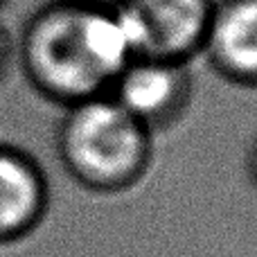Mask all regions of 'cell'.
Masks as SVG:
<instances>
[{"mask_svg":"<svg viewBox=\"0 0 257 257\" xmlns=\"http://www.w3.org/2000/svg\"><path fill=\"white\" fill-rule=\"evenodd\" d=\"M14 54L27 84L63 108L108 95L136 57L113 0H48L25 21Z\"/></svg>","mask_w":257,"mask_h":257,"instance_id":"cell-1","label":"cell"},{"mask_svg":"<svg viewBox=\"0 0 257 257\" xmlns=\"http://www.w3.org/2000/svg\"><path fill=\"white\" fill-rule=\"evenodd\" d=\"M59 163L93 192H122L145 176L154 154V133L111 95L63 108L57 136Z\"/></svg>","mask_w":257,"mask_h":257,"instance_id":"cell-2","label":"cell"},{"mask_svg":"<svg viewBox=\"0 0 257 257\" xmlns=\"http://www.w3.org/2000/svg\"><path fill=\"white\" fill-rule=\"evenodd\" d=\"M136 57H201L214 0H113Z\"/></svg>","mask_w":257,"mask_h":257,"instance_id":"cell-3","label":"cell"},{"mask_svg":"<svg viewBox=\"0 0 257 257\" xmlns=\"http://www.w3.org/2000/svg\"><path fill=\"white\" fill-rule=\"evenodd\" d=\"M190 63L160 57H133L113 81L111 95L151 133L183 117L192 102Z\"/></svg>","mask_w":257,"mask_h":257,"instance_id":"cell-4","label":"cell"},{"mask_svg":"<svg viewBox=\"0 0 257 257\" xmlns=\"http://www.w3.org/2000/svg\"><path fill=\"white\" fill-rule=\"evenodd\" d=\"M201 57L223 81L257 88V0H214Z\"/></svg>","mask_w":257,"mask_h":257,"instance_id":"cell-5","label":"cell"},{"mask_svg":"<svg viewBox=\"0 0 257 257\" xmlns=\"http://www.w3.org/2000/svg\"><path fill=\"white\" fill-rule=\"evenodd\" d=\"M48 178L27 151L0 145V244L18 241L48 210Z\"/></svg>","mask_w":257,"mask_h":257,"instance_id":"cell-6","label":"cell"},{"mask_svg":"<svg viewBox=\"0 0 257 257\" xmlns=\"http://www.w3.org/2000/svg\"><path fill=\"white\" fill-rule=\"evenodd\" d=\"M14 59V43H12V36L7 34L3 25H0V84H3L5 75H7V68L9 61Z\"/></svg>","mask_w":257,"mask_h":257,"instance_id":"cell-7","label":"cell"},{"mask_svg":"<svg viewBox=\"0 0 257 257\" xmlns=\"http://www.w3.org/2000/svg\"><path fill=\"white\" fill-rule=\"evenodd\" d=\"M248 174H250V178H253V183L257 187V138L253 140L250 151H248Z\"/></svg>","mask_w":257,"mask_h":257,"instance_id":"cell-8","label":"cell"},{"mask_svg":"<svg viewBox=\"0 0 257 257\" xmlns=\"http://www.w3.org/2000/svg\"><path fill=\"white\" fill-rule=\"evenodd\" d=\"M3 3H5V0H0V7H3Z\"/></svg>","mask_w":257,"mask_h":257,"instance_id":"cell-9","label":"cell"}]
</instances>
